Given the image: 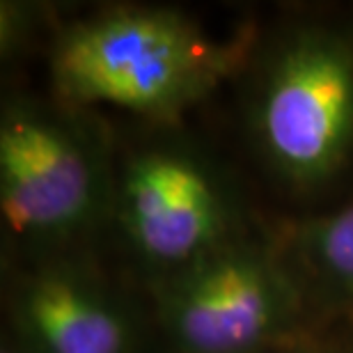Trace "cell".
Returning a JSON list of instances; mask_svg holds the SVG:
<instances>
[{
    "instance_id": "1",
    "label": "cell",
    "mask_w": 353,
    "mask_h": 353,
    "mask_svg": "<svg viewBox=\"0 0 353 353\" xmlns=\"http://www.w3.org/2000/svg\"><path fill=\"white\" fill-rule=\"evenodd\" d=\"M174 7L112 5L60 26L48 48L51 97L74 108L112 105L170 126L243 60Z\"/></svg>"
},
{
    "instance_id": "2",
    "label": "cell",
    "mask_w": 353,
    "mask_h": 353,
    "mask_svg": "<svg viewBox=\"0 0 353 353\" xmlns=\"http://www.w3.org/2000/svg\"><path fill=\"white\" fill-rule=\"evenodd\" d=\"M115 163L94 110L10 94L0 110V216L21 262L74 252L112 221Z\"/></svg>"
},
{
    "instance_id": "3",
    "label": "cell",
    "mask_w": 353,
    "mask_h": 353,
    "mask_svg": "<svg viewBox=\"0 0 353 353\" xmlns=\"http://www.w3.org/2000/svg\"><path fill=\"white\" fill-rule=\"evenodd\" d=\"M250 138L264 165L299 190L353 161V26L301 21L268 41L250 90Z\"/></svg>"
},
{
    "instance_id": "4",
    "label": "cell",
    "mask_w": 353,
    "mask_h": 353,
    "mask_svg": "<svg viewBox=\"0 0 353 353\" xmlns=\"http://www.w3.org/2000/svg\"><path fill=\"white\" fill-rule=\"evenodd\" d=\"M110 223L150 287L245 234L230 179L176 136L117 154Z\"/></svg>"
},
{
    "instance_id": "5",
    "label": "cell",
    "mask_w": 353,
    "mask_h": 353,
    "mask_svg": "<svg viewBox=\"0 0 353 353\" xmlns=\"http://www.w3.org/2000/svg\"><path fill=\"white\" fill-rule=\"evenodd\" d=\"M150 289L179 353H262L294 342L310 310L280 245L248 234Z\"/></svg>"
},
{
    "instance_id": "6",
    "label": "cell",
    "mask_w": 353,
    "mask_h": 353,
    "mask_svg": "<svg viewBox=\"0 0 353 353\" xmlns=\"http://www.w3.org/2000/svg\"><path fill=\"white\" fill-rule=\"evenodd\" d=\"M5 307V335L21 353H138L126 296L76 250L21 264Z\"/></svg>"
},
{
    "instance_id": "7",
    "label": "cell",
    "mask_w": 353,
    "mask_h": 353,
    "mask_svg": "<svg viewBox=\"0 0 353 353\" xmlns=\"http://www.w3.org/2000/svg\"><path fill=\"white\" fill-rule=\"evenodd\" d=\"M307 307L353 319V200L294 223L280 245Z\"/></svg>"
},
{
    "instance_id": "8",
    "label": "cell",
    "mask_w": 353,
    "mask_h": 353,
    "mask_svg": "<svg viewBox=\"0 0 353 353\" xmlns=\"http://www.w3.org/2000/svg\"><path fill=\"white\" fill-rule=\"evenodd\" d=\"M44 10L32 3H3L0 12V51L3 60H14L39 28L37 17Z\"/></svg>"
},
{
    "instance_id": "9",
    "label": "cell",
    "mask_w": 353,
    "mask_h": 353,
    "mask_svg": "<svg viewBox=\"0 0 353 353\" xmlns=\"http://www.w3.org/2000/svg\"><path fill=\"white\" fill-rule=\"evenodd\" d=\"M262 353H319V351H314V349H310V347H303V344L299 342H287V344H280V347H273V349H268V351H262Z\"/></svg>"
},
{
    "instance_id": "10",
    "label": "cell",
    "mask_w": 353,
    "mask_h": 353,
    "mask_svg": "<svg viewBox=\"0 0 353 353\" xmlns=\"http://www.w3.org/2000/svg\"><path fill=\"white\" fill-rule=\"evenodd\" d=\"M0 353H21L19 347L10 340V335L3 333V342H0Z\"/></svg>"
},
{
    "instance_id": "11",
    "label": "cell",
    "mask_w": 353,
    "mask_h": 353,
    "mask_svg": "<svg viewBox=\"0 0 353 353\" xmlns=\"http://www.w3.org/2000/svg\"><path fill=\"white\" fill-rule=\"evenodd\" d=\"M342 353H353V335H351V340L347 342V347L342 349Z\"/></svg>"
},
{
    "instance_id": "12",
    "label": "cell",
    "mask_w": 353,
    "mask_h": 353,
    "mask_svg": "<svg viewBox=\"0 0 353 353\" xmlns=\"http://www.w3.org/2000/svg\"><path fill=\"white\" fill-rule=\"evenodd\" d=\"M161 353H179V351H174V349H168V351H161Z\"/></svg>"
}]
</instances>
